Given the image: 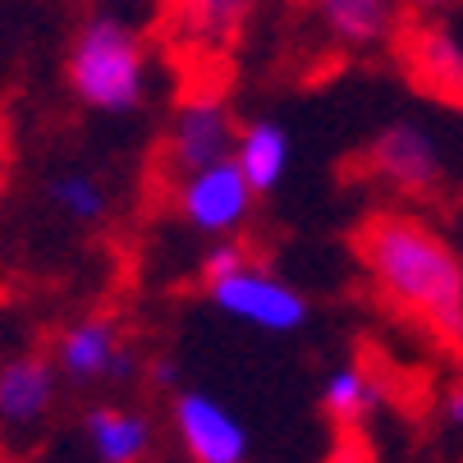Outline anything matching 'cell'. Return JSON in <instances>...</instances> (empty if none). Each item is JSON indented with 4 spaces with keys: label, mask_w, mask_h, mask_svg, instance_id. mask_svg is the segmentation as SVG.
Wrapping results in <instances>:
<instances>
[{
    "label": "cell",
    "mask_w": 463,
    "mask_h": 463,
    "mask_svg": "<svg viewBox=\"0 0 463 463\" xmlns=\"http://www.w3.org/2000/svg\"><path fill=\"white\" fill-rule=\"evenodd\" d=\"M358 252L376 289L440 340H463V261L454 248L413 216H376L358 234Z\"/></svg>",
    "instance_id": "cell-1"
},
{
    "label": "cell",
    "mask_w": 463,
    "mask_h": 463,
    "mask_svg": "<svg viewBox=\"0 0 463 463\" xmlns=\"http://www.w3.org/2000/svg\"><path fill=\"white\" fill-rule=\"evenodd\" d=\"M70 83L79 101L92 110H138L152 83V60L143 37L119 19H88L70 46Z\"/></svg>",
    "instance_id": "cell-2"
},
{
    "label": "cell",
    "mask_w": 463,
    "mask_h": 463,
    "mask_svg": "<svg viewBox=\"0 0 463 463\" xmlns=\"http://www.w3.org/2000/svg\"><path fill=\"white\" fill-rule=\"evenodd\" d=\"M257 203V188L248 184V175L239 170L234 156L212 161L203 170H188L179 175V193H175V207L179 216L207 239H230L248 225Z\"/></svg>",
    "instance_id": "cell-3"
},
{
    "label": "cell",
    "mask_w": 463,
    "mask_h": 463,
    "mask_svg": "<svg viewBox=\"0 0 463 463\" xmlns=\"http://www.w3.org/2000/svg\"><path fill=\"white\" fill-rule=\"evenodd\" d=\"M207 289H212V303H216L225 317H234V321H243V326H252V330L289 335V330H298V326L307 321V298H303V289H294L289 280L252 267V261H243L239 271L212 280Z\"/></svg>",
    "instance_id": "cell-4"
},
{
    "label": "cell",
    "mask_w": 463,
    "mask_h": 463,
    "mask_svg": "<svg viewBox=\"0 0 463 463\" xmlns=\"http://www.w3.org/2000/svg\"><path fill=\"white\" fill-rule=\"evenodd\" d=\"M175 436L188 463H248V427L203 390L175 394Z\"/></svg>",
    "instance_id": "cell-5"
},
{
    "label": "cell",
    "mask_w": 463,
    "mask_h": 463,
    "mask_svg": "<svg viewBox=\"0 0 463 463\" xmlns=\"http://www.w3.org/2000/svg\"><path fill=\"white\" fill-rule=\"evenodd\" d=\"M234 138H239V128H234V115L221 97H193L179 106L175 124H170V170L188 175V170H203L212 161H225L234 156Z\"/></svg>",
    "instance_id": "cell-6"
},
{
    "label": "cell",
    "mask_w": 463,
    "mask_h": 463,
    "mask_svg": "<svg viewBox=\"0 0 463 463\" xmlns=\"http://www.w3.org/2000/svg\"><path fill=\"white\" fill-rule=\"evenodd\" d=\"M60 372L88 385V381H128L138 372V358L128 354L119 326L106 317H88L74 321L60 335Z\"/></svg>",
    "instance_id": "cell-7"
},
{
    "label": "cell",
    "mask_w": 463,
    "mask_h": 463,
    "mask_svg": "<svg viewBox=\"0 0 463 463\" xmlns=\"http://www.w3.org/2000/svg\"><path fill=\"white\" fill-rule=\"evenodd\" d=\"M372 170L400 193H427L440 179V152L413 124H394L372 147Z\"/></svg>",
    "instance_id": "cell-8"
},
{
    "label": "cell",
    "mask_w": 463,
    "mask_h": 463,
    "mask_svg": "<svg viewBox=\"0 0 463 463\" xmlns=\"http://www.w3.org/2000/svg\"><path fill=\"white\" fill-rule=\"evenodd\" d=\"M55 404V367L46 358H14L0 367V422L37 427Z\"/></svg>",
    "instance_id": "cell-9"
},
{
    "label": "cell",
    "mask_w": 463,
    "mask_h": 463,
    "mask_svg": "<svg viewBox=\"0 0 463 463\" xmlns=\"http://www.w3.org/2000/svg\"><path fill=\"white\" fill-rule=\"evenodd\" d=\"M234 161L239 170L248 175V184L261 193L280 188V179L289 175V161H294V143H289V128L276 124V119H252L239 128L234 138Z\"/></svg>",
    "instance_id": "cell-10"
},
{
    "label": "cell",
    "mask_w": 463,
    "mask_h": 463,
    "mask_svg": "<svg viewBox=\"0 0 463 463\" xmlns=\"http://www.w3.org/2000/svg\"><path fill=\"white\" fill-rule=\"evenodd\" d=\"M83 436L97 463H143L152 454V422L134 409L101 404L83 418Z\"/></svg>",
    "instance_id": "cell-11"
},
{
    "label": "cell",
    "mask_w": 463,
    "mask_h": 463,
    "mask_svg": "<svg viewBox=\"0 0 463 463\" xmlns=\"http://www.w3.org/2000/svg\"><path fill=\"white\" fill-rule=\"evenodd\" d=\"M400 0H312L321 28L345 46H376L394 28Z\"/></svg>",
    "instance_id": "cell-12"
},
{
    "label": "cell",
    "mask_w": 463,
    "mask_h": 463,
    "mask_svg": "<svg viewBox=\"0 0 463 463\" xmlns=\"http://www.w3.org/2000/svg\"><path fill=\"white\" fill-rule=\"evenodd\" d=\"M376 404V385L363 367H335L321 385V409L335 418V422H363Z\"/></svg>",
    "instance_id": "cell-13"
},
{
    "label": "cell",
    "mask_w": 463,
    "mask_h": 463,
    "mask_svg": "<svg viewBox=\"0 0 463 463\" xmlns=\"http://www.w3.org/2000/svg\"><path fill=\"white\" fill-rule=\"evenodd\" d=\"M51 203L70 221L92 225V221L106 216V188H101V179H92L83 170H64V175L51 179Z\"/></svg>",
    "instance_id": "cell-14"
},
{
    "label": "cell",
    "mask_w": 463,
    "mask_h": 463,
    "mask_svg": "<svg viewBox=\"0 0 463 463\" xmlns=\"http://www.w3.org/2000/svg\"><path fill=\"white\" fill-rule=\"evenodd\" d=\"M257 0H188V19L203 28L207 37H221L230 28H239L252 14Z\"/></svg>",
    "instance_id": "cell-15"
},
{
    "label": "cell",
    "mask_w": 463,
    "mask_h": 463,
    "mask_svg": "<svg viewBox=\"0 0 463 463\" xmlns=\"http://www.w3.org/2000/svg\"><path fill=\"white\" fill-rule=\"evenodd\" d=\"M248 261V252H243V243H234V239H216L207 252H203V280L212 285V280H221V276H230V271H239Z\"/></svg>",
    "instance_id": "cell-16"
},
{
    "label": "cell",
    "mask_w": 463,
    "mask_h": 463,
    "mask_svg": "<svg viewBox=\"0 0 463 463\" xmlns=\"http://www.w3.org/2000/svg\"><path fill=\"white\" fill-rule=\"evenodd\" d=\"M445 422H449L454 431H463V385H454V390L445 394Z\"/></svg>",
    "instance_id": "cell-17"
},
{
    "label": "cell",
    "mask_w": 463,
    "mask_h": 463,
    "mask_svg": "<svg viewBox=\"0 0 463 463\" xmlns=\"http://www.w3.org/2000/svg\"><path fill=\"white\" fill-rule=\"evenodd\" d=\"M179 381V367L175 363H156V385H175Z\"/></svg>",
    "instance_id": "cell-18"
},
{
    "label": "cell",
    "mask_w": 463,
    "mask_h": 463,
    "mask_svg": "<svg viewBox=\"0 0 463 463\" xmlns=\"http://www.w3.org/2000/svg\"><path fill=\"white\" fill-rule=\"evenodd\" d=\"M404 5H413V10H445V5H454V0H404Z\"/></svg>",
    "instance_id": "cell-19"
},
{
    "label": "cell",
    "mask_w": 463,
    "mask_h": 463,
    "mask_svg": "<svg viewBox=\"0 0 463 463\" xmlns=\"http://www.w3.org/2000/svg\"><path fill=\"white\" fill-rule=\"evenodd\" d=\"M0 170H5V152H0Z\"/></svg>",
    "instance_id": "cell-20"
}]
</instances>
